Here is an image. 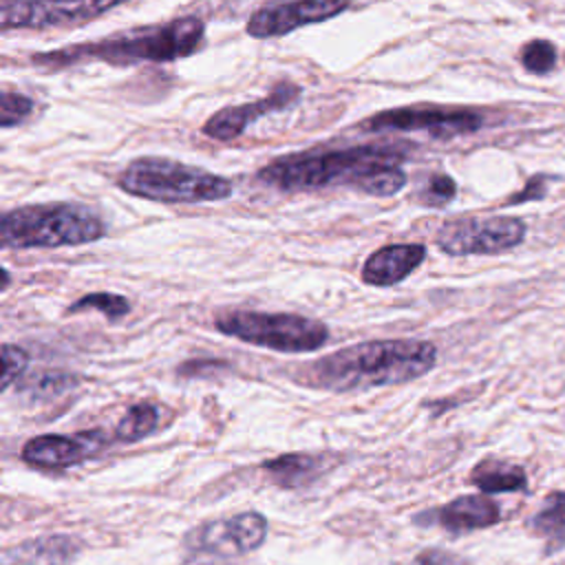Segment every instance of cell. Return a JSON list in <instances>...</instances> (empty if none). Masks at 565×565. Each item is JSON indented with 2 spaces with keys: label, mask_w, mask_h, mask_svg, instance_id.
I'll return each instance as SVG.
<instances>
[{
  "label": "cell",
  "mask_w": 565,
  "mask_h": 565,
  "mask_svg": "<svg viewBox=\"0 0 565 565\" xmlns=\"http://www.w3.org/2000/svg\"><path fill=\"white\" fill-rule=\"evenodd\" d=\"M402 143H362L342 150H309L282 154L263 166L256 179L282 192H311L344 183L371 196H393L406 185Z\"/></svg>",
  "instance_id": "cell-1"
},
{
  "label": "cell",
  "mask_w": 565,
  "mask_h": 565,
  "mask_svg": "<svg viewBox=\"0 0 565 565\" xmlns=\"http://www.w3.org/2000/svg\"><path fill=\"white\" fill-rule=\"evenodd\" d=\"M437 362V349L426 340H371L344 347L296 373V382L324 391H362L393 386L426 375Z\"/></svg>",
  "instance_id": "cell-2"
},
{
  "label": "cell",
  "mask_w": 565,
  "mask_h": 565,
  "mask_svg": "<svg viewBox=\"0 0 565 565\" xmlns=\"http://www.w3.org/2000/svg\"><path fill=\"white\" fill-rule=\"evenodd\" d=\"M205 38V24L196 15H181L163 24L117 33L95 42H82L60 51L33 55L35 64L60 68L82 60H99L113 66L139 62H177L196 53Z\"/></svg>",
  "instance_id": "cell-3"
},
{
  "label": "cell",
  "mask_w": 565,
  "mask_h": 565,
  "mask_svg": "<svg viewBox=\"0 0 565 565\" xmlns=\"http://www.w3.org/2000/svg\"><path fill=\"white\" fill-rule=\"evenodd\" d=\"M104 234V218L82 203L22 205L0 218V243L7 249L86 245Z\"/></svg>",
  "instance_id": "cell-4"
},
{
  "label": "cell",
  "mask_w": 565,
  "mask_h": 565,
  "mask_svg": "<svg viewBox=\"0 0 565 565\" xmlns=\"http://www.w3.org/2000/svg\"><path fill=\"white\" fill-rule=\"evenodd\" d=\"M119 190L154 203H212L230 199L234 188L221 174L166 157L132 159L117 177Z\"/></svg>",
  "instance_id": "cell-5"
},
{
  "label": "cell",
  "mask_w": 565,
  "mask_h": 565,
  "mask_svg": "<svg viewBox=\"0 0 565 565\" xmlns=\"http://www.w3.org/2000/svg\"><path fill=\"white\" fill-rule=\"evenodd\" d=\"M214 327L225 335L280 353L318 351L329 340L324 322L300 313L234 309L218 313L214 318Z\"/></svg>",
  "instance_id": "cell-6"
},
{
  "label": "cell",
  "mask_w": 565,
  "mask_h": 565,
  "mask_svg": "<svg viewBox=\"0 0 565 565\" xmlns=\"http://www.w3.org/2000/svg\"><path fill=\"white\" fill-rule=\"evenodd\" d=\"M486 126V115L477 108L466 106H437V104H413L380 110L373 117L360 121L362 130L369 132H415L422 130L435 139H452L459 135H472Z\"/></svg>",
  "instance_id": "cell-7"
},
{
  "label": "cell",
  "mask_w": 565,
  "mask_h": 565,
  "mask_svg": "<svg viewBox=\"0 0 565 565\" xmlns=\"http://www.w3.org/2000/svg\"><path fill=\"white\" fill-rule=\"evenodd\" d=\"M523 238L525 223L521 218H459L441 225L437 232V247L448 256L501 254L521 245Z\"/></svg>",
  "instance_id": "cell-8"
},
{
  "label": "cell",
  "mask_w": 565,
  "mask_h": 565,
  "mask_svg": "<svg viewBox=\"0 0 565 565\" xmlns=\"http://www.w3.org/2000/svg\"><path fill=\"white\" fill-rule=\"evenodd\" d=\"M128 0H2V29H53L90 22Z\"/></svg>",
  "instance_id": "cell-9"
},
{
  "label": "cell",
  "mask_w": 565,
  "mask_h": 565,
  "mask_svg": "<svg viewBox=\"0 0 565 565\" xmlns=\"http://www.w3.org/2000/svg\"><path fill=\"white\" fill-rule=\"evenodd\" d=\"M267 536V519L260 512H241L230 519L207 521L185 536L192 554L241 556L263 545Z\"/></svg>",
  "instance_id": "cell-10"
},
{
  "label": "cell",
  "mask_w": 565,
  "mask_h": 565,
  "mask_svg": "<svg viewBox=\"0 0 565 565\" xmlns=\"http://www.w3.org/2000/svg\"><path fill=\"white\" fill-rule=\"evenodd\" d=\"M353 0H269L260 4L245 24L256 40L280 38L300 26L318 24L344 13Z\"/></svg>",
  "instance_id": "cell-11"
},
{
  "label": "cell",
  "mask_w": 565,
  "mask_h": 565,
  "mask_svg": "<svg viewBox=\"0 0 565 565\" xmlns=\"http://www.w3.org/2000/svg\"><path fill=\"white\" fill-rule=\"evenodd\" d=\"M108 444L102 430H84L75 435H40L22 446V459L42 470L71 468L93 455H97Z\"/></svg>",
  "instance_id": "cell-12"
},
{
  "label": "cell",
  "mask_w": 565,
  "mask_h": 565,
  "mask_svg": "<svg viewBox=\"0 0 565 565\" xmlns=\"http://www.w3.org/2000/svg\"><path fill=\"white\" fill-rule=\"evenodd\" d=\"M298 97H300V86H296L291 82H278L269 90V95L263 99L216 110L203 124L201 132L216 141H232V139L241 137L249 124H254L256 119H260L267 113H278V110L291 106L294 102H298Z\"/></svg>",
  "instance_id": "cell-13"
},
{
  "label": "cell",
  "mask_w": 565,
  "mask_h": 565,
  "mask_svg": "<svg viewBox=\"0 0 565 565\" xmlns=\"http://www.w3.org/2000/svg\"><path fill=\"white\" fill-rule=\"evenodd\" d=\"M426 258L422 243H395L375 249L362 265V280L371 287H391L411 276Z\"/></svg>",
  "instance_id": "cell-14"
},
{
  "label": "cell",
  "mask_w": 565,
  "mask_h": 565,
  "mask_svg": "<svg viewBox=\"0 0 565 565\" xmlns=\"http://www.w3.org/2000/svg\"><path fill=\"white\" fill-rule=\"evenodd\" d=\"M79 550V543L68 534H46L4 547L0 565H71Z\"/></svg>",
  "instance_id": "cell-15"
},
{
  "label": "cell",
  "mask_w": 565,
  "mask_h": 565,
  "mask_svg": "<svg viewBox=\"0 0 565 565\" xmlns=\"http://www.w3.org/2000/svg\"><path fill=\"white\" fill-rule=\"evenodd\" d=\"M435 521L448 532H472L499 523L501 508L488 494H463L435 510Z\"/></svg>",
  "instance_id": "cell-16"
},
{
  "label": "cell",
  "mask_w": 565,
  "mask_h": 565,
  "mask_svg": "<svg viewBox=\"0 0 565 565\" xmlns=\"http://www.w3.org/2000/svg\"><path fill=\"white\" fill-rule=\"evenodd\" d=\"M331 466L329 455H311V452H289L274 457L263 463V470L269 475L274 483L287 490L305 488L316 481Z\"/></svg>",
  "instance_id": "cell-17"
},
{
  "label": "cell",
  "mask_w": 565,
  "mask_h": 565,
  "mask_svg": "<svg viewBox=\"0 0 565 565\" xmlns=\"http://www.w3.org/2000/svg\"><path fill=\"white\" fill-rule=\"evenodd\" d=\"M470 483H475L483 494L521 492L527 488V477L521 466L488 457V459H481L470 470Z\"/></svg>",
  "instance_id": "cell-18"
},
{
  "label": "cell",
  "mask_w": 565,
  "mask_h": 565,
  "mask_svg": "<svg viewBox=\"0 0 565 565\" xmlns=\"http://www.w3.org/2000/svg\"><path fill=\"white\" fill-rule=\"evenodd\" d=\"M530 525L547 541V552L558 550L565 543V492H550Z\"/></svg>",
  "instance_id": "cell-19"
},
{
  "label": "cell",
  "mask_w": 565,
  "mask_h": 565,
  "mask_svg": "<svg viewBox=\"0 0 565 565\" xmlns=\"http://www.w3.org/2000/svg\"><path fill=\"white\" fill-rule=\"evenodd\" d=\"M159 424V411L157 406L141 402V404H132L126 415L121 417V422L115 428V439L124 441V444H135L143 437H148L150 433H154Z\"/></svg>",
  "instance_id": "cell-20"
},
{
  "label": "cell",
  "mask_w": 565,
  "mask_h": 565,
  "mask_svg": "<svg viewBox=\"0 0 565 565\" xmlns=\"http://www.w3.org/2000/svg\"><path fill=\"white\" fill-rule=\"evenodd\" d=\"M86 309H97L102 311L108 320H117L124 318L130 311V300L121 294H113V291H95V294H86L79 300H75L66 313H79Z\"/></svg>",
  "instance_id": "cell-21"
},
{
  "label": "cell",
  "mask_w": 565,
  "mask_h": 565,
  "mask_svg": "<svg viewBox=\"0 0 565 565\" xmlns=\"http://www.w3.org/2000/svg\"><path fill=\"white\" fill-rule=\"evenodd\" d=\"M521 64L536 75H545L556 66V46L550 40H530L521 49Z\"/></svg>",
  "instance_id": "cell-22"
},
{
  "label": "cell",
  "mask_w": 565,
  "mask_h": 565,
  "mask_svg": "<svg viewBox=\"0 0 565 565\" xmlns=\"http://www.w3.org/2000/svg\"><path fill=\"white\" fill-rule=\"evenodd\" d=\"M33 99L22 95V93H11V90H2L0 95V126L7 130L11 126H18L20 121H24L31 113H33Z\"/></svg>",
  "instance_id": "cell-23"
},
{
  "label": "cell",
  "mask_w": 565,
  "mask_h": 565,
  "mask_svg": "<svg viewBox=\"0 0 565 565\" xmlns=\"http://www.w3.org/2000/svg\"><path fill=\"white\" fill-rule=\"evenodd\" d=\"M457 194V183L452 177H448L446 172H433L419 194L424 205H433V207H444L446 203H450Z\"/></svg>",
  "instance_id": "cell-24"
},
{
  "label": "cell",
  "mask_w": 565,
  "mask_h": 565,
  "mask_svg": "<svg viewBox=\"0 0 565 565\" xmlns=\"http://www.w3.org/2000/svg\"><path fill=\"white\" fill-rule=\"evenodd\" d=\"M77 375L71 373H42L29 382V391L38 399H51L77 384Z\"/></svg>",
  "instance_id": "cell-25"
},
{
  "label": "cell",
  "mask_w": 565,
  "mask_h": 565,
  "mask_svg": "<svg viewBox=\"0 0 565 565\" xmlns=\"http://www.w3.org/2000/svg\"><path fill=\"white\" fill-rule=\"evenodd\" d=\"M2 364H4V369H2L0 386H2V391H7L11 386V382L18 380V375L26 369L29 355L24 349H20L15 344H2Z\"/></svg>",
  "instance_id": "cell-26"
},
{
  "label": "cell",
  "mask_w": 565,
  "mask_h": 565,
  "mask_svg": "<svg viewBox=\"0 0 565 565\" xmlns=\"http://www.w3.org/2000/svg\"><path fill=\"white\" fill-rule=\"evenodd\" d=\"M415 565H468V563L461 556L452 554V552L430 547V550H424V552L417 554Z\"/></svg>",
  "instance_id": "cell-27"
},
{
  "label": "cell",
  "mask_w": 565,
  "mask_h": 565,
  "mask_svg": "<svg viewBox=\"0 0 565 565\" xmlns=\"http://www.w3.org/2000/svg\"><path fill=\"white\" fill-rule=\"evenodd\" d=\"M545 196V183H543V177H534V179H530L527 181V185H525V190L523 192H519V194H514V196H510L508 201H505V205H519V203H523V201H530V199H543Z\"/></svg>",
  "instance_id": "cell-28"
}]
</instances>
